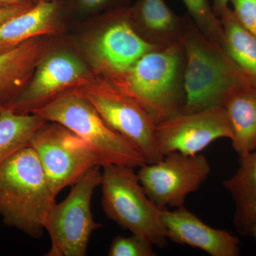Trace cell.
Here are the masks:
<instances>
[{"label": "cell", "instance_id": "obj_1", "mask_svg": "<svg viewBox=\"0 0 256 256\" xmlns=\"http://www.w3.org/2000/svg\"><path fill=\"white\" fill-rule=\"evenodd\" d=\"M185 62L183 41L152 50L126 70L105 79L138 101L158 126L183 112Z\"/></svg>", "mask_w": 256, "mask_h": 256}, {"label": "cell", "instance_id": "obj_2", "mask_svg": "<svg viewBox=\"0 0 256 256\" xmlns=\"http://www.w3.org/2000/svg\"><path fill=\"white\" fill-rule=\"evenodd\" d=\"M56 198L32 146L22 148L0 168V216L6 226L41 238Z\"/></svg>", "mask_w": 256, "mask_h": 256}, {"label": "cell", "instance_id": "obj_3", "mask_svg": "<svg viewBox=\"0 0 256 256\" xmlns=\"http://www.w3.org/2000/svg\"><path fill=\"white\" fill-rule=\"evenodd\" d=\"M186 62L184 114L224 107L236 92L254 87L220 45L206 38L192 22L184 40Z\"/></svg>", "mask_w": 256, "mask_h": 256}, {"label": "cell", "instance_id": "obj_4", "mask_svg": "<svg viewBox=\"0 0 256 256\" xmlns=\"http://www.w3.org/2000/svg\"><path fill=\"white\" fill-rule=\"evenodd\" d=\"M128 8L106 12L76 24L65 35L98 76L110 78L148 52L162 48L148 43L134 31Z\"/></svg>", "mask_w": 256, "mask_h": 256}, {"label": "cell", "instance_id": "obj_5", "mask_svg": "<svg viewBox=\"0 0 256 256\" xmlns=\"http://www.w3.org/2000/svg\"><path fill=\"white\" fill-rule=\"evenodd\" d=\"M101 168V205L106 216L154 246L166 247L162 210L146 195L134 168L116 164Z\"/></svg>", "mask_w": 256, "mask_h": 256}, {"label": "cell", "instance_id": "obj_6", "mask_svg": "<svg viewBox=\"0 0 256 256\" xmlns=\"http://www.w3.org/2000/svg\"><path fill=\"white\" fill-rule=\"evenodd\" d=\"M32 114L73 131L92 146L101 166L116 164L134 169L146 164L133 146L107 126L92 104L72 90Z\"/></svg>", "mask_w": 256, "mask_h": 256}, {"label": "cell", "instance_id": "obj_7", "mask_svg": "<svg viewBox=\"0 0 256 256\" xmlns=\"http://www.w3.org/2000/svg\"><path fill=\"white\" fill-rule=\"evenodd\" d=\"M96 76L65 35L55 36L26 86L4 108L15 114H34L62 94L90 82Z\"/></svg>", "mask_w": 256, "mask_h": 256}, {"label": "cell", "instance_id": "obj_8", "mask_svg": "<svg viewBox=\"0 0 256 256\" xmlns=\"http://www.w3.org/2000/svg\"><path fill=\"white\" fill-rule=\"evenodd\" d=\"M72 90L88 100L107 126L133 146L146 164L164 158L156 143V124L138 101L97 75Z\"/></svg>", "mask_w": 256, "mask_h": 256}, {"label": "cell", "instance_id": "obj_9", "mask_svg": "<svg viewBox=\"0 0 256 256\" xmlns=\"http://www.w3.org/2000/svg\"><path fill=\"white\" fill-rule=\"evenodd\" d=\"M101 166H94L74 184L66 198L56 203L45 229L52 242L46 256H85L92 233L102 226L94 220L92 194L102 180Z\"/></svg>", "mask_w": 256, "mask_h": 256}, {"label": "cell", "instance_id": "obj_10", "mask_svg": "<svg viewBox=\"0 0 256 256\" xmlns=\"http://www.w3.org/2000/svg\"><path fill=\"white\" fill-rule=\"evenodd\" d=\"M28 146L36 152L56 196L64 188L73 186L92 168L100 166L92 146L58 122L42 124Z\"/></svg>", "mask_w": 256, "mask_h": 256}, {"label": "cell", "instance_id": "obj_11", "mask_svg": "<svg viewBox=\"0 0 256 256\" xmlns=\"http://www.w3.org/2000/svg\"><path fill=\"white\" fill-rule=\"evenodd\" d=\"M139 168L137 174L143 188L160 210L184 206L188 195L200 190L210 172L203 154L186 156L178 152Z\"/></svg>", "mask_w": 256, "mask_h": 256}, {"label": "cell", "instance_id": "obj_12", "mask_svg": "<svg viewBox=\"0 0 256 256\" xmlns=\"http://www.w3.org/2000/svg\"><path fill=\"white\" fill-rule=\"evenodd\" d=\"M232 137V124L224 107L182 112L156 126V143L163 156L174 152L196 156L216 140Z\"/></svg>", "mask_w": 256, "mask_h": 256}, {"label": "cell", "instance_id": "obj_13", "mask_svg": "<svg viewBox=\"0 0 256 256\" xmlns=\"http://www.w3.org/2000/svg\"><path fill=\"white\" fill-rule=\"evenodd\" d=\"M168 240L201 249L212 256H238L240 240L230 232L210 227L182 206L162 210Z\"/></svg>", "mask_w": 256, "mask_h": 256}, {"label": "cell", "instance_id": "obj_14", "mask_svg": "<svg viewBox=\"0 0 256 256\" xmlns=\"http://www.w3.org/2000/svg\"><path fill=\"white\" fill-rule=\"evenodd\" d=\"M69 26L62 0L40 2L0 24V54L38 36H63Z\"/></svg>", "mask_w": 256, "mask_h": 256}, {"label": "cell", "instance_id": "obj_15", "mask_svg": "<svg viewBox=\"0 0 256 256\" xmlns=\"http://www.w3.org/2000/svg\"><path fill=\"white\" fill-rule=\"evenodd\" d=\"M130 22L142 40L158 47L183 42L192 22L174 12L164 0H136L128 8Z\"/></svg>", "mask_w": 256, "mask_h": 256}, {"label": "cell", "instance_id": "obj_16", "mask_svg": "<svg viewBox=\"0 0 256 256\" xmlns=\"http://www.w3.org/2000/svg\"><path fill=\"white\" fill-rule=\"evenodd\" d=\"M54 37H36L0 54V102L3 107L14 100L26 86Z\"/></svg>", "mask_w": 256, "mask_h": 256}, {"label": "cell", "instance_id": "obj_17", "mask_svg": "<svg viewBox=\"0 0 256 256\" xmlns=\"http://www.w3.org/2000/svg\"><path fill=\"white\" fill-rule=\"evenodd\" d=\"M223 186L235 204L234 224L237 232L256 242V149L239 156L238 170Z\"/></svg>", "mask_w": 256, "mask_h": 256}, {"label": "cell", "instance_id": "obj_18", "mask_svg": "<svg viewBox=\"0 0 256 256\" xmlns=\"http://www.w3.org/2000/svg\"><path fill=\"white\" fill-rule=\"evenodd\" d=\"M233 130L232 144L239 156L256 149V88L242 89L224 106Z\"/></svg>", "mask_w": 256, "mask_h": 256}, {"label": "cell", "instance_id": "obj_19", "mask_svg": "<svg viewBox=\"0 0 256 256\" xmlns=\"http://www.w3.org/2000/svg\"><path fill=\"white\" fill-rule=\"evenodd\" d=\"M220 18L224 30L222 48L256 88V37L240 24L229 6Z\"/></svg>", "mask_w": 256, "mask_h": 256}, {"label": "cell", "instance_id": "obj_20", "mask_svg": "<svg viewBox=\"0 0 256 256\" xmlns=\"http://www.w3.org/2000/svg\"><path fill=\"white\" fill-rule=\"evenodd\" d=\"M46 121L36 114H21L2 107L0 110V168L10 156L28 146Z\"/></svg>", "mask_w": 256, "mask_h": 256}, {"label": "cell", "instance_id": "obj_21", "mask_svg": "<svg viewBox=\"0 0 256 256\" xmlns=\"http://www.w3.org/2000/svg\"><path fill=\"white\" fill-rule=\"evenodd\" d=\"M133 1L134 0H62L69 28L76 24L106 12L130 8Z\"/></svg>", "mask_w": 256, "mask_h": 256}, {"label": "cell", "instance_id": "obj_22", "mask_svg": "<svg viewBox=\"0 0 256 256\" xmlns=\"http://www.w3.org/2000/svg\"><path fill=\"white\" fill-rule=\"evenodd\" d=\"M195 26L210 41L222 44L224 30L220 18L214 12L210 0H182Z\"/></svg>", "mask_w": 256, "mask_h": 256}, {"label": "cell", "instance_id": "obj_23", "mask_svg": "<svg viewBox=\"0 0 256 256\" xmlns=\"http://www.w3.org/2000/svg\"><path fill=\"white\" fill-rule=\"evenodd\" d=\"M154 246L149 240L132 234L130 236L114 237L108 255L109 256H156Z\"/></svg>", "mask_w": 256, "mask_h": 256}, {"label": "cell", "instance_id": "obj_24", "mask_svg": "<svg viewBox=\"0 0 256 256\" xmlns=\"http://www.w3.org/2000/svg\"><path fill=\"white\" fill-rule=\"evenodd\" d=\"M229 2L240 24L256 37V0H229Z\"/></svg>", "mask_w": 256, "mask_h": 256}, {"label": "cell", "instance_id": "obj_25", "mask_svg": "<svg viewBox=\"0 0 256 256\" xmlns=\"http://www.w3.org/2000/svg\"><path fill=\"white\" fill-rule=\"evenodd\" d=\"M34 5V0H0V8H30Z\"/></svg>", "mask_w": 256, "mask_h": 256}, {"label": "cell", "instance_id": "obj_26", "mask_svg": "<svg viewBox=\"0 0 256 256\" xmlns=\"http://www.w3.org/2000/svg\"><path fill=\"white\" fill-rule=\"evenodd\" d=\"M26 8H0V24L6 21L8 18H13L20 13L23 12L25 10L30 9Z\"/></svg>", "mask_w": 256, "mask_h": 256}, {"label": "cell", "instance_id": "obj_27", "mask_svg": "<svg viewBox=\"0 0 256 256\" xmlns=\"http://www.w3.org/2000/svg\"><path fill=\"white\" fill-rule=\"evenodd\" d=\"M229 0H214L213 8L214 12L217 16H220L222 12L228 8Z\"/></svg>", "mask_w": 256, "mask_h": 256}, {"label": "cell", "instance_id": "obj_28", "mask_svg": "<svg viewBox=\"0 0 256 256\" xmlns=\"http://www.w3.org/2000/svg\"><path fill=\"white\" fill-rule=\"evenodd\" d=\"M60 1V0H34L35 4L40 2H52Z\"/></svg>", "mask_w": 256, "mask_h": 256}, {"label": "cell", "instance_id": "obj_29", "mask_svg": "<svg viewBox=\"0 0 256 256\" xmlns=\"http://www.w3.org/2000/svg\"><path fill=\"white\" fill-rule=\"evenodd\" d=\"M2 107H3L2 105L1 102H0V110H1V108H2Z\"/></svg>", "mask_w": 256, "mask_h": 256}]
</instances>
